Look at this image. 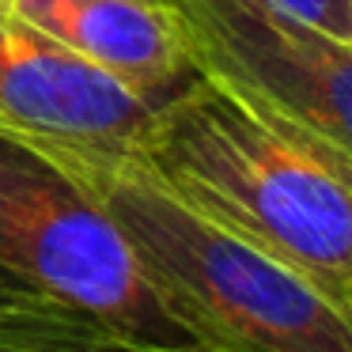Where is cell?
Segmentation results:
<instances>
[{
    "mask_svg": "<svg viewBox=\"0 0 352 352\" xmlns=\"http://www.w3.org/2000/svg\"><path fill=\"white\" fill-rule=\"evenodd\" d=\"M129 155L182 205L254 243L352 314V152L201 72L160 102Z\"/></svg>",
    "mask_w": 352,
    "mask_h": 352,
    "instance_id": "cell-1",
    "label": "cell"
},
{
    "mask_svg": "<svg viewBox=\"0 0 352 352\" xmlns=\"http://www.w3.org/2000/svg\"><path fill=\"white\" fill-rule=\"evenodd\" d=\"M216 352H352V314L163 190L129 148L46 144Z\"/></svg>",
    "mask_w": 352,
    "mask_h": 352,
    "instance_id": "cell-2",
    "label": "cell"
},
{
    "mask_svg": "<svg viewBox=\"0 0 352 352\" xmlns=\"http://www.w3.org/2000/svg\"><path fill=\"white\" fill-rule=\"evenodd\" d=\"M0 265L114 341L216 352L91 190L46 144L8 129H0Z\"/></svg>",
    "mask_w": 352,
    "mask_h": 352,
    "instance_id": "cell-3",
    "label": "cell"
},
{
    "mask_svg": "<svg viewBox=\"0 0 352 352\" xmlns=\"http://www.w3.org/2000/svg\"><path fill=\"white\" fill-rule=\"evenodd\" d=\"M193 65L352 152V42L269 0H175Z\"/></svg>",
    "mask_w": 352,
    "mask_h": 352,
    "instance_id": "cell-4",
    "label": "cell"
},
{
    "mask_svg": "<svg viewBox=\"0 0 352 352\" xmlns=\"http://www.w3.org/2000/svg\"><path fill=\"white\" fill-rule=\"evenodd\" d=\"M155 107L0 0V129L61 148H133Z\"/></svg>",
    "mask_w": 352,
    "mask_h": 352,
    "instance_id": "cell-5",
    "label": "cell"
},
{
    "mask_svg": "<svg viewBox=\"0 0 352 352\" xmlns=\"http://www.w3.org/2000/svg\"><path fill=\"white\" fill-rule=\"evenodd\" d=\"M23 19L91 69L160 107L197 76L175 0H12Z\"/></svg>",
    "mask_w": 352,
    "mask_h": 352,
    "instance_id": "cell-6",
    "label": "cell"
},
{
    "mask_svg": "<svg viewBox=\"0 0 352 352\" xmlns=\"http://www.w3.org/2000/svg\"><path fill=\"white\" fill-rule=\"evenodd\" d=\"M102 341V329L57 303L0 307V352H95Z\"/></svg>",
    "mask_w": 352,
    "mask_h": 352,
    "instance_id": "cell-7",
    "label": "cell"
},
{
    "mask_svg": "<svg viewBox=\"0 0 352 352\" xmlns=\"http://www.w3.org/2000/svg\"><path fill=\"white\" fill-rule=\"evenodd\" d=\"M269 4L292 12L296 19L333 34L341 42H352V0H269Z\"/></svg>",
    "mask_w": 352,
    "mask_h": 352,
    "instance_id": "cell-8",
    "label": "cell"
},
{
    "mask_svg": "<svg viewBox=\"0 0 352 352\" xmlns=\"http://www.w3.org/2000/svg\"><path fill=\"white\" fill-rule=\"evenodd\" d=\"M31 303H50V299H42L16 273H8V269L0 265V307H31Z\"/></svg>",
    "mask_w": 352,
    "mask_h": 352,
    "instance_id": "cell-9",
    "label": "cell"
},
{
    "mask_svg": "<svg viewBox=\"0 0 352 352\" xmlns=\"http://www.w3.org/2000/svg\"><path fill=\"white\" fill-rule=\"evenodd\" d=\"M95 352H170V349H140V344H125V341H114V337H107V341H102Z\"/></svg>",
    "mask_w": 352,
    "mask_h": 352,
    "instance_id": "cell-10",
    "label": "cell"
}]
</instances>
